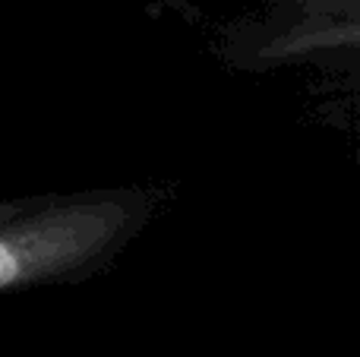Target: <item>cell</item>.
<instances>
[{
    "instance_id": "cell-1",
    "label": "cell",
    "mask_w": 360,
    "mask_h": 357,
    "mask_svg": "<svg viewBox=\"0 0 360 357\" xmlns=\"http://www.w3.org/2000/svg\"><path fill=\"white\" fill-rule=\"evenodd\" d=\"M168 200L162 183L0 200V294L79 285L105 272Z\"/></svg>"
},
{
    "instance_id": "cell-2",
    "label": "cell",
    "mask_w": 360,
    "mask_h": 357,
    "mask_svg": "<svg viewBox=\"0 0 360 357\" xmlns=\"http://www.w3.org/2000/svg\"><path fill=\"white\" fill-rule=\"evenodd\" d=\"M278 4L291 6L300 22H310L316 48L335 51L342 41L348 51H354L360 0H278Z\"/></svg>"
}]
</instances>
